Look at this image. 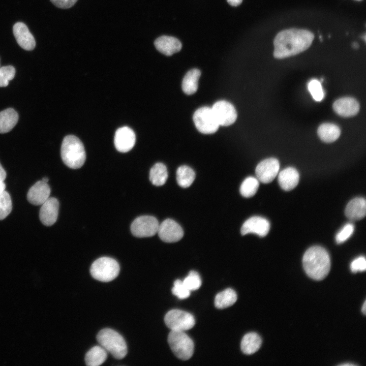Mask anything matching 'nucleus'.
<instances>
[{"label": "nucleus", "instance_id": "dca6fc26", "mask_svg": "<svg viewBox=\"0 0 366 366\" xmlns=\"http://www.w3.org/2000/svg\"><path fill=\"white\" fill-rule=\"evenodd\" d=\"M14 36L18 45L23 49L32 50L36 46L35 39L27 26L23 22L16 23L13 27Z\"/></svg>", "mask_w": 366, "mask_h": 366}, {"label": "nucleus", "instance_id": "c03bdc74", "mask_svg": "<svg viewBox=\"0 0 366 366\" xmlns=\"http://www.w3.org/2000/svg\"><path fill=\"white\" fill-rule=\"evenodd\" d=\"M341 365H343V366L350 365H350H355V364H353V363H344V364H341Z\"/></svg>", "mask_w": 366, "mask_h": 366}, {"label": "nucleus", "instance_id": "4be33fe9", "mask_svg": "<svg viewBox=\"0 0 366 366\" xmlns=\"http://www.w3.org/2000/svg\"><path fill=\"white\" fill-rule=\"evenodd\" d=\"M201 72L198 69H191L186 73L181 84L182 91L186 94L191 95L196 92Z\"/></svg>", "mask_w": 366, "mask_h": 366}, {"label": "nucleus", "instance_id": "bb28decb", "mask_svg": "<svg viewBox=\"0 0 366 366\" xmlns=\"http://www.w3.org/2000/svg\"><path fill=\"white\" fill-rule=\"evenodd\" d=\"M236 300L235 291L232 289L227 288L216 295L215 306L218 309H225L232 306Z\"/></svg>", "mask_w": 366, "mask_h": 366}, {"label": "nucleus", "instance_id": "79ce46f5", "mask_svg": "<svg viewBox=\"0 0 366 366\" xmlns=\"http://www.w3.org/2000/svg\"><path fill=\"white\" fill-rule=\"evenodd\" d=\"M366 302L365 300L364 301L363 306L362 307V312H363V314H365V310H366Z\"/></svg>", "mask_w": 366, "mask_h": 366}, {"label": "nucleus", "instance_id": "f8f14e48", "mask_svg": "<svg viewBox=\"0 0 366 366\" xmlns=\"http://www.w3.org/2000/svg\"><path fill=\"white\" fill-rule=\"evenodd\" d=\"M280 169L279 161L273 158L260 162L257 166L255 173L258 180L262 183L271 182L277 176Z\"/></svg>", "mask_w": 366, "mask_h": 366}, {"label": "nucleus", "instance_id": "39448f33", "mask_svg": "<svg viewBox=\"0 0 366 366\" xmlns=\"http://www.w3.org/2000/svg\"><path fill=\"white\" fill-rule=\"evenodd\" d=\"M168 342L173 353L179 359L187 360L192 356L194 344L184 331L171 330L168 336Z\"/></svg>", "mask_w": 366, "mask_h": 366}, {"label": "nucleus", "instance_id": "20e7f679", "mask_svg": "<svg viewBox=\"0 0 366 366\" xmlns=\"http://www.w3.org/2000/svg\"><path fill=\"white\" fill-rule=\"evenodd\" d=\"M97 339L100 345L116 359L123 358L127 353V346L124 338L110 328L101 330Z\"/></svg>", "mask_w": 366, "mask_h": 366}, {"label": "nucleus", "instance_id": "4468645a", "mask_svg": "<svg viewBox=\"0 0 366 366\" xmlns=\"http://www.w3.org/2000/svg\"><path fill=\"white\" fill-rule=\"evenodd\" d=\"M135 141V133L128 127H121L115 132L114 143L116 149L119 152H126L131 150Z\"/></svg>", "mask_w": 366, "mask_h": 366}, {"label": "nucleus", "instance_id": "c9c22d12", "mask_svg": "<svg viewBox=\"0 0 366 366\" xmlns=\"http://www.w3.org/2000/svg\"><path fill=\"white\" fill-rule=\"evenodd\" d=\"M354 226L351 223L346 224L337 234L336 241L337 243H341L347 240L353 234Z\"/></svg>", "mask_w": 366, "mask_h": 366}, {"label": "nucleus", "instance_id": "72a5a7b5", "mask_svg": "<svg viewBox=\"0 0 366 366\" xmlns=\"http://www.w3.org/2000/svg\"><path fill=\"white\" fill-rule=\"evenodd\" d=\"M15 74V69L12 66L0 68V87H6L9 82L12 80Z\"/></svg>", "mask_w": 366, "mask_h": 366}, {"label": "nucleus", "instance_id": "cd10ccee", "mask_svg": "<svg viewBox=\"0 0 366 366\" xmlns=\"http://www.w3.org/2000/svg\"><path fill=\"white\" fill-rule=\"evenodd\" d=\"M167 178V169L163 163H157L150 169L149 180L152 185L161 186L165 184Z\"/></svg>", "mask_w": 366, "mask_h": 366}, {"label": "nucleus", "instance_id": "7c9ffc66", "mask_svg": "<svg viewBox=\"0 0 366 366\" xmlns=\"http://www.w3.org/2000/svg\"><path fill=\"white\" fill-rule=\"evenodd\" d=\"M12 209L10 195L5 190L0 194V220L5 219L10 214Z\"/></svg>", "mask_w": 366, "mask_h": 366}, {"label": "nucleus", "instance_id": "7ed1b4c3", "mask_svg": "<svg viewBox=\"0 0 366 366\" xmlns=\"http://www.w3.org/2000/svg\"><path fill=\"white\" fill-rule=\"evenodd\" d=\"M60 155L62 161L69 168L78 169L84 164L86 154L80 139L74 135L66 136L62 142Z\"/></svg>", "mask_w": 366, "mask_h": 366}, {"label": "nucleus", "instance_id": "f03ea898", "mask_svg": "<svg viewBox=\"0 0 366 366\" xmlns=\"http://www.w3.org/2000/svg\"><path fill=\"white\" fill-rule=\"evenodd\" d=\"M302 263L308 276L315 280H321L328 273L330 259L327 251L320 246L308 249L303 255Z\"/></svg>", "mask_w": 366, "mask_h": 366}, {"label": "nucleus", "instance_id": "9d476101", "mask_svg": "<svg viewBox=\"0 0 366 366\" xmlns=\"http://www.w3.org/2000/svg\"><path fill=\"white\" fill-rule=\"evenodd\" d=\"M211 109L220 126H228L236 120L237 114L234 106L229 102L220 100L212 105Z\"/></svg>", "mask_w": 366, "mask_h": 366}, {"label": "nucleus", "instance_id": "c756f323", "mask_svg": "<svg viewBox=\"0 0 366 366\" xmlns=\"http://www.w3.org/2000/svg\"><path fill=\"white\" fill-rule=\"evenodd\" d=\"M259 186V180L257 178L252 176L248 177L241 184L240 193L244 197H251L256 193Z\"/></svg>", "mask_w": 366, "mask_h": 366}, {"label": "nucleus", "instance_id": "0eeeda50", "mask_svg": "<svg viewBox=\"0 0 366 366\" xmlns=\"http://www.w3.org/2000/svg\"><path fill=\"white\" fill-rule=\"evenodd\" d=\"M193 119L197 129L203 134L214 133L220 126L211 107L204 106L198 108L194 112Z\"/></svg>", "mask_w": 366, "mask_h": 366}, {"label": "nucleus", "instance_id": "393cba45", "mask_svg": "<svg viewBox=\"0 0 366 366\" xmlns=\"http://www.w3.org/2000/svg\"><path fill=\"white\" fill-rule=\"evenodd\" d=\"M18 120L17 112L12 108H8L0 112V133L10 131Z\"/></svg>", "mask_w": 366, "mask_h": 366}, {"label": "nucleus", "instance_id": "6e6552de", "mask_svg": "<svg viewBox=\"0 0 366 366\" xmlns=\"http://www.w3.org/2000/svg\"><path fill=\"white\" fill-rule=\"evenodd\" d=\"M164 322L171 330L183 331L190 329L195 323L194 317L191 314L177 309L167 312L164 317Z\"/></svg>", "mask_w": 366, "mask_h": 366}, {"label": "nucleus", "instance_id": "aec40b11", "mask_svg": "<svg viewBox=\"0 0 366 366\" xmlns=\"http://www.w3.org/2000/svg\"><path fill=\"white\" fill-rule=\"evenodd\" d=\"M365 200L361 197H357L348 202L345 214L348 219L354 221L363 219L365 216Z\"/></svg>", "mask_w": 366, "mask_h": 366}, {"label": "nucleus", "instance_id": "37998d69", "mask_svg": "<svg viewBox=\"0 0 366 366\" xmlns=\"http://www.w3.org/2000/svg\"><path fill=\"white\" fill-rule=\"evenodd\" d=\"M352 47L355 49H357L359 47L358 44L357 42H354L352 43Z\"/></svg>", "mask_w": 366, "mask_h": 366}, {"label": "nucleus", "instance_id": "a18cd8bd", "mask_svg": "<svg viewBox=\"0 0 366 366\" xmlns=\"http://www.w3.org/2000/svg\"><path fill=\"white\" fill-rule=\"evenodd\" d=\"M42 180L45 182H48V178L47 177H43Z\"/></svg>", "mask_w": 366, "mask_h": 366}, {"label": "nucleus", "instance_id": "4c0bfd02", "mask_svg": "<svg viewBox=\"0 0 366 366\" xmlns=\"http://www.w3.org/2000/svg\"><path fill=\"white\" fill-rule=\"evenodd\" d=\"M55 6L62 9L72 7L77 0H50Z\"/></svg>", "mask_w": 366, "mask_h": 366}, {"label": "nucleus", "instance_id": "e433bc0d", "mask_svg": "<svg viewBox=\"0 0 366 366\" xmlns=\"http://www.w3.org/2000/svg\"><path fill=\"white\" fill-rule=\"evenodd\" d=\"M350 268L353 272L363 271L366 268V260L364 257L360 256L352 261Z\"/></svg>", "mask_w": 366, "mask_h": 366}, {"label": "nucleus", "instance_id": "412c9836", "mask_svg": "<svg viewBox=\"0 0 366 366\" xmlns=\"http://www.w3.org/2000/svg\"><path fill=\"white\" fill-rule=\"evenodd\" d=\"M299 180V173L293 167H287L282 170L278 175L280 186L287 191L293 189L298 185Z\"/></svg>", "mask_w": 366, "mask_h": 366}, {"label": "nucleus", "instance_id": "423d86ee", "mask_svg": "<svg viewBox=\"0 0 366 366\" xmlns=\"http://www.w3.org/2000/svg\"><path fill=\"white\" fill-rule=\"evenodd\" d=\"M119 270V265L115 259L108 257H103L93 263L90 272L95 279L108 282L117 277Z\"/></svg>", "mask_w": 366, "mask_h": 366}, {"label": "nucleus", "instance_id": "b1692460", "mask_svg": "<svg viewBox=\"0 0 366 366\" xmlns=\"http://www.w3.org/2000/svg\"><path fill=\"white\" fill-rule=\"evenodd\" d=\"M317 133L322 141L326 143H331L338 139L341 134V130L335 124L323 123L318 127Z\"/></svg>", "mask_w": 366, "mask_h": 366}, {"label": "nucleus", "instance_id": "2eb2a0df", "mask_svg": "<svg viewBox=\"0 0 366 366\" xmlns=\"http://www.w3.org/2000/svg\"><path fill=\"white\" fill-rule=\"evenodd\" d=\"M41 205L39 212L40 220L43 225L50 226L55 223L57 219L58 201L55 198L49 197Z\"/></svg>", "mask_w": 366, "mask_h": 366}, {"label": "nucleus", "instance_id": "f257e3e1", "mask_svg": "<svg viewBox=\"0 0 366 366\" xmlns=\"http://www.w3.org/2000/svg\"><path fill=\"white\" fill-rule=\"evenodd\" d=\"M314 38L313 34L306 29L291 28L282 30L274 39L273 56L282 59L296 55L307 50Z\"/></svg>", "mask_w": 366, "mask_h": 366}, {"label": "nucleus", "instance_id": "a878e982", "mask_svg": "<svg viewBox=\"0 0 366 366\" xmlns=\"http://www.w3.org/2000/svg\"><path fill=\"white\" fill-rule=\"evenodd\" d=\"M107 356V351L103 347L101 346H96L86 353L85 361L88 366H98L106 360Z\"/></svg>", "mask_w": 366, "mask_h": 366}, {"label": "nucleus", "instance_id": "5701e85b", "mask_svg": "<svg viewBox=\"0 0 366 366\" xmlns=\"http://www.w3.org/2000/svg\"><path fill=\"white\" fill-rule=\"evenodd\" d=\"M262 343L261 337L255 332H249L242 338L240 344L242 352L246 354H252L257 351Z\"/></svg>", "mask_w": 366, "mask_h": 366}, {"label": "nucleus", "instance_id": "6ab92c4d", "mask_svg": "<svg viewBox=\"0 0 366 366\" xmlns=\"http://www.w3.org/2000/svg\"><path fill=\"white\" fill-rule=\"evenodd\" d=\"M154 44L159 52L167 56H171L179 51L182 47L181 43L178 39L168 36L158 38Z\"/></svg>", "mask_w": 366, "mask_h": 366}, {"label": "nucleus", "instance_id": "f3484780", "mask_svg": "<svg viewBox=\"0 0 366 366\" xmlns=\"http://www.w3.org/2000/svg\"><path fill=\"white\" fill-rule=\"evenodd\" d=\"M332 108L334 112L342 117L355 115L359 110L358 101L352 97L341 98L333 103Z\"/></svg>", "mask_w": 366, "mask_h": 366}, {"label": "nucleus", "instance_id": "9b49d317", "mask_svg": "<svg viewBox=\"0 0 366 366\" xmlns=\"http://www.w3.org/2000/svg\"><path fill=\"white\" fill-rule=\"evenodd\" d=\"M157 233L160 239L166 242H175L184 236L181 227L175 221L167 219L159 225Z\"/></svg>", "mask_w": 366, "mask_h": 366}, {"label": "nucleus", "instance_id": "a211bd4d", "mask_svg": "<svg viewBox=\"0 0 366 366\" xmlns=\"http://www.w3.org/2000/svg\"><path fill=\"white\" fill-rule=\"evenodd\" d=\"M50 193V188L47 182L39 180L29 189L27 199L33 205H42L48 199Z\"/></svg>", "mask_w": 366, "mask_h": 366}, {"label": "nucleus", "instance_id": "49530a36", "mask_svg": "<svg viewBox=\"0 0 366 366\" xmlns=\"http://www.w3.org/2000/svg\"><path fill=\"white\" fill-rule=\"evenodd\" d=\"M319 38H320V40L321 41H323L322 36H319Z\"/></svg>", "mask_w": 366, "mask_h": 366}, {"label": "nucleus", "instance_id": "58836bf2", "mask_svg": "<svg viewBox=\"0 0 366 366\" xmlns=\"http://www.w3.org/2000/svg\"><path fill=\"white\" fill-rule=\"evenodd\" d=\"M6 175V172L0 163V180L4 181Z\"/></svg>", "mask_w": 366, "mask_h": 366}, {"label": "nucleus", "instance_id": "2f4dec72", "mask_svg": "<svg viewBox=\"0 0 366 366\" xmlns=\"http://www.w3.org/2000/svg\"><path fill=\"white\" fill-rule=\"evenodd\" d=\"M308 88L315 101L319 102L324 98V93L319 80L316 79L311 80L308 83Z\"/></svg>", "mask_w": 366, "mask_h": 366}, {"label": "nucleus", "instance_id": "473e14b6", "mask_svg": "<svg viewBox=\"0 0 366 366\" xmlns=\"http://www.w3.org/2000/svg\"><path fill=\"white\" fill-rule=\"evenodd\" d=\"M190 291L198 289L201 285V280L198 273L194 270L190 271L189 275L182 281Z\"/></svg>", "mask_w": 366, "mask_h": 366}, {"label": "nucleus", "instance_id": "ea45409f", "mask_svg": "<svg viewBox=\"0 0 366 366\" xmlns=\"http://www.w3.org/2000/svg\"><path fill=\"white\" fill-rule=\"evenodd\" d=\"M228 3L232 6H237L242 2V0H227Z\"/></svg>", "mask_w": 366, "mask_h": 366}, {"label": "nucleus", "instance_id": "a19ab883", "mask_svg": "<svg viewBox=\"0 0 366 366\" xmlns=\"http://www.w3.org/2000/svg\"><path fill=\"white\" fill-rule=\"evenodd\" d=\"M6 188V185L4 181L0 180V194L5 191Z\"/></svg>", "mask_w": 366, "mask_h": 366}, {"label": "nucleus", "instance_id": "ddd939ff", "mask_svg": "<svg viewBox=\"0 0 366 366\" xmlns=\"http://www.w3.org/2000/svg\"><path fill=\"white\" fill-rule=\"evenodd\" d=\"M270 229V224L266 219L254 216L246 220L241 226V234L242 235L249 233H254L260 237L265 236Z\"/></svg>", "mask_w": 366, "mask_h": 366}, {"label": "nucleus", "instance_id": "1a4fd4ad", "mask_svg": "<svg viewBox=\"0 0 366 366\" xmlns=\"http://www.w3.org/2000/svg\"><path fill=\"white\" fill-rule=\"evenodd\" d=\"M159 225V222L155 217L142 216L133 221L131 226V230L132 234L136 237H150L157 233Z\"/></svg>", "mask_w": 366, "mask_h": 366}, {"label": "nucleus", "instance_id": "f704fd0d", "mask_svg": "<svg viewBox=\"0 0 366 366\" xmlns=\"http://www.w3.org/2000/svg\"><path fill=\"white\" fill-rule=\"evenodd\" d=\"M173 294L179 299H185L190 295V291L186 287L183 282L180 280H176L174 282L172 288Z\"/></svg>", "mask_w": 366, "mask_h": 366}, {"label": "nucleus", "instance_id": "c85d7f7f", "mask_svg": "<svg viewBox=\"0 0 366 366\" xmlns=\"http://www.w3.org/2000/svg\"><path fill=\"white\" fill-rule=\"evenodd\" d=\"M195 178L194 171L187 165L179 166L176 170V181L182 188L190 187Z\"/></svg>", "mask_w": 366, "mask_h": 366}]
</instances>
